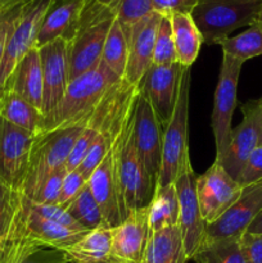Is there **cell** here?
Wrapping results in <instances>:
<instances>
[{
    "label": "cell",
    "mask_w": 262,
    "mask_h": 263,
    "mask_svg": "<svg viewBox=\"0 0 262 263\" xmlns=\"http://www.w3.org/2000/svg\"><path fill=\"white\" fill-rule=\"evenodd\" d=\"M0 118L33 135L44 134L45 117L41 110L9 89L0 95Z\"/></svg>",
    "instance_id": "24"
},
{
    "label": "cell",
    "mask_w": 262,
    "mask_h": 263,
    "mask_svg": "<svg viewBox=\"0 0 262 263\" xmlns=\"http://www.w3.org/2000/svg\"><path fill=\"white\" fill-rule=\"evenodd\" d=\"M177 63L190 68L199 54L203 44L202 35L189 13L170 14Z\"/></svg>",
    "instance_id": "26"
},
{
    "label": "cell",
    "mask_w": 262,
    "mask_h": 263,
    "mask_svg": "<svg viewBox=\"0 0 262 263\" xmlns=\"http://www.w3.org/2000/svg\"><path fill=\"white\" fill-rule=\"evenodd\" d=\"M163 126L154 113L145 95L139 92L134 120V139L139 156L154 181L159 175L162 161Z\"/></svg>",
    "instance_id": "17"
},
{
    "label": "cell",
    "mask_w": 262,
    "mask_h": 263,
    "mask_svg": "<svg viewBox=\"0 0 262 263\" xmlns=\"http://www.w3.org/2000/svg\"><path fill=\"white\" fill-rule=\"evenodd\" d=\"M116 17H107L81 26L68 50V84L94 68L102 59L103 48Z\"/></svg>",
    "instance_id": "15"
},
{
    "label": "cell",
    "mask_w": 262,
    "mask_h": 263,
    "mask_svg": "<svg viewBox=\"0 0 262 263\" xmlns=\"http://www.w3.org/2000/svg\"><path fill=\"white\" fill-rule=\"evenodd\" d=\"M87 184L85 177L80 174L77 170L67 172L64 176L63 184H62L61 193H59L58 198V205L62 208H66L74 198L79 195L81 192L82 187Z\"/></svg>",
    "instance_id": "41"
},
{
    "label": "cell",
    "mask_w": 262,
    "mask_h": 263,
    "mask_svg": "<svg viewBox=\"0 0 262 263\" xmlns=\"http://www.w3.org/2000/svg\"><path fill=\"white\" fill-rule=\"evenodd\" d=\"M0 9H2V2H0Z\"/></svg>",
    "instance_id": "50"
},
{
    "label": "cell",
    "mask_w": 262,
    "mask_h": 263,
    "mask_svg": "<svg viewBox=\"0 0 262 263\" xmlns=\"http://www.w3.org/2000/svg\"><path fill=\"white\" fill-rule=\"evenodd\" d=\"M262 210V181L244 186L239 199L215 222L205 225L203 241L240 238Z\"/></svg>",
    "instance_id": "13"
},
{
    "label": "cell",
    "mask_w": 262,
    "mask_h": 263,
    "mask_svg": "<svg viewBox=\"0 0 262 263\" xmlns=\"http://www.w3.org/2000/svg\"><path fill=\"white\" fill-rule=\"evenodd\" d=\"M243 120L231 131L230 143L220 158L215 159L231 177L238 180L247 158L258 146L262 123V98L241 107Z\"/></svg>",
    "instance_id": "12"
},
{
    "label": "cell",
    "mask_w": 262,
    "mask_h": 263,
    "mask_svg": "<svg viewBox=\"0 0 262 263\" xmlns=\"http://www.w3.org/2000/svg\"><path fill=\"white\" fill-rule=\"evenodd\" d=\"M112 229L89 230L76 243L62 249L68 263H98L109 259Z\"/></svg>",
    "instance_id": "25"
},
{
    "label": "cell",
    "mask_w": 262,
    "mask_h": 263,
    "mask_svg": "<svg viewBox=\"0 0 262 263\" xmlns=\"http://www.w3.org/2000/svg\"><path fill=\"white\" fill-rule=\"evenodd\" d=\"M258 145L262 146V123H261V134H259V144Z\"/></svg>",
    "instance_id": "47"
},
{
    "label": "cell",
    "mask_w": 262,
    "mask_h": 263,
    "mask_svg": "<svg viewBox=\"0 0 262 263\" xmlns=\"http://www.w3.org/2000/svg\"><path fill=\"white\" fill-rule=\"evenodd\" d=\"M0 263H68L63 252L30 241H15L0 251Z\"/></svg>",
    "instance_id": "28"
},
{
    "label": "cell",
    "mask_w": 262,
    "mask_h": 263,
    "mask_svg": "<svg viewBox=\"0 0 262 263\" xmlns=\"http://www.w3.org/2000/svg\"><path fill=\"white\" fill-rule=\"evenodd\" d=\"M0 2H3V0H0Z\"/></svg>",
    "instance_id": "52"
},
{
    "label": "cell",
    "mask_w": 262,
    "mask_h": 263,
    "mask_svg": "<svg viewBox=\"0 0 262 263\" xmlns=\"http://www.w3.org/2000/svg\"><path fill=\"white\" fill-rule=\"evenodd\" d=\"M22 4L15 5L10 8H2L0 9V59H2L3 51H4L5 44H7L8 37H9L12 28L20 15Z\"/></svg>",
    "instance_id": "43"
},
{
    "label": "cell",
    "mask_w": 262,
    "mask_h": 263,
    "mask_svg": "<svg viewBox=\"0 0 262 263\" xmlns=\"http://www.w3.org/2000/svg\"><path fill=\"white\" fill-rule=\"evenodd\" d=\"M84 4L85 0H54L39 28L36 48L57 39H66L71 43L79 30Z\"/></svg>",
    "instance_id": "21"
},
{
    "label": "cell",
    "mask_w": 262,
    "mask_h": 263,
    "mask_svg": "<svg viewBox=\"0 0 262 263\" xmlns=\"http://www.w3.org/2000/svg\"><path fill=\"white\" fill-rule=\"evenodd\" d=\"M149 231L162 230L177 225L179 200L175 184L154 185L153 197L148 205Z\"/></svg>",
    "instance_id": "27"
},
{
    "label": "cell",
    "mask_w": 262,
    "mask_h": 263,
    "mask_svg": "<svg viewBox=\"0 0 262 263\" xmlns=\"http://www.w3.org/2000/svg\"><path fill=\"white\" fill-rule=\"evenodd\" d=\"M22 193L13 190L0 181V241L4 240L12 229L21 205Z\"/></svg>",
    "instance_id": "34"
},
{
    "label": "cell",
    "mask_w": 262,
    "mask_h": 263,
    "mask_svg": "<svg viewBox=\"0 0 262 263\" xmlns=\"http://www.w3.org/2000/svg\"><path fill=\"white\" fill-rule=\"evenodd\" d=\"M107 152H108L107 140H105L104 136L99 133V136H98L97 140L94 141V144L91 145L90 151L87 152L84 161H82L81 164L76 168L77 171L85 177L86 181H89V179L91 177V175L94 174L95 170H97L98 167H99V164L102 163V161L104 159Z\"/></svg>",
    "instance_id": "38"
},
{
    "label": "cell",
    "mask_w": 262,
    "mask_h": 263,
    "mask_svg": "<svg viewBox=\"0 0 262 263\" xmlns=\"http://www.w3.org/2000/svg\"><path fill=\"white\" fill-rule=\"evenodd\" d=\"M28 199V198H27ZM30 202L31 208L35 211L38 215L43 216V217L48 218V220L54 221V222H58L61 225L66 226V228L72 229V230H77V231H87L86 229L82 228L81 225L76 222L68 213L66 212V210L59 205H44V204H39V203L32 202V200L28 199Z\"/></svg>",
    "instance_id": "39"
},
{
    "label": "cell",
    "mask_w": 262,
    "mask_h": 263,
    "mask_svg": "<svg viewBox=\"0 0 262 263\" xmlns=\"http://www.w3.org/2000/svg\"><path fill=\"white\" fill-rule=\"evenodd\" d=\"M174 184L176 187L177 200H179L177 226L181 230L188 258L192 261L193 256L202 246L203 239H204L205 222L200 215L197 197V176L193 170L190 158L185 161Z\"/></svg>",
    "instance_id": "9"
},
{
    "label": "cell",
    "mask_w": 262,
    "mask_h": 263,
    "mask_svg": "<svg viewBox=\"0 0 262 263\" xmlns=\"http://www.w3.org/2000/svg\"><path fill=\"white\" fill-rule=\"evenodd\" d=\"M69 41L57 39L39 48L43 66V112L50 115L63 98L68 86Z\"/></svg>",
    "instance_id": "14"
},
{
    "label": "cell",
    "mask_w": 262,
    "mask_h": 263,
    "mask_svg": "<svg viewBox=\"0 0 262 263\" xmlns=\"http://www.w3.org/2000/svg\"><path fill=\"white\" fill-rule=\"evenodd\" d=\"M98 263H118V262H115V261H110V259H107V261H103V262H98Z\"/></svg>",
    "instance_id": "48"
},
{
    "label": "cell",
    "mask_w": 262,
    "mask_h": 263,
    "mask_svg": "<svg viewBox=\"0 0 262 263\" xmlns=\"http://www.w3.org/2000/svg\"><path fill=\"white\" fill-rule=\"evenodd\" d=\"M161 18L162 14L158 12L151 13L126 32L128 55L123 80L135 87H140L144 76L153 63L154 44Z\"/></svg>",
    "instance_id": "16"
},
{
    "label": "cell",
    "mask_w": 262,
    "mask_h": 263,
    "mask_svg": "<svg viewBox=\"0 0 262 263\" xmlns=\"http://www.w3.org/2000/svg\"><path fill=\"white\" fill-rule=\"evenodd\" d=\"M140 87L118 80L110 86L86 125L105 138L115 162L126 217L131 211L148 207L156 181L139 156L134 139L135 107Z\"/></svg>",
    "instance_id": "1"
},
{
    "label": "cell",
    "mask_w": 262,
    "mask_h": 263,
    "mask_svg": "<svg viewBox=\"0 0 262 263\" xmlns=\"http://www.w3.org/2000/svg\"><path fill=\"white\" fill-rule=\"evenodd\" d=\"M261 8L262 0H198L190 15L203 44L220 45L233 31L256 22Z\"/></svg>",
    "instance_id": "3"
},
{
    "label": "cell",
    "mask_w": 262,
    "mask_h": 263,
    "mask_svg": "<svg viewBox=\"0 0 262 263\" xmlns=\"http://www.w3.org/2000/svg\"><path fill=\"white\" fill-rule=\"evenodd\" d=\"M85 233L86 231L72 230L61 223L54 222V221L38 215L31 208L27 198L22 195L20 210L15 215L12 229L4 240L25 239V240L32 241L43 248L62 251L63 248L76 243L80 238H82Z\"/></svg>",
    "instance_id": "8"
},
{
    "label": "cell",
    "mask_w": 262,
    "mask_h": 263,
    "mask_svg": "<svg viewBox=\"0 0 262 263\" xmlns=\"http://www.w3.org/2000/svg\"><path fill=\"white\" fill-rule=\"evenodd\" d=\"M54 0H27L12 28L0 59V95L7 87L21 59L35 46L36 36Z\"/></svg>",
    "instance_id": "6"
},
{
    "label": "cell",
    "mask_w": 262,
    "mask_h": 263,
    "mask_svg": "<svg viewBox=\"0 0 262 263\" xmlns=\"http://www.w3.org/2000/svg\"><path fill=\"white\" fill-rule=\"evenodd\" d=\"M192 261L197 263H246L239 238L203 241Z\"/></svg>",
    "instance_id": "31"
},
{
    "label": "cell",
    "mask_w": 262,
    "mask_h": 263,
    "mask_svg": "<svg viewBox=\"0 0 262 263\" xmlns=\"http://www.w3.org/2000/svg\"><path fill=\"white\" fill-rule=\"evenodd\" d=\"M0 247H2V241H0Z\"/></svg>",
    "instance_id": "51"
},
{
    "label": "cell",
    "mask_w": 262,
    "mask_h": 263,
    "mask_svg": "<svg viewBox=\"0 0 262 263\" xmlns=\"http://www.w3.org/2000/svg\"><path fill=\"white\" fill-rule=\"evenodd\" d=\"M243 62L222 54L220 74L213 100L211 128L216 145V159L228 149L231 138L233 115L238 104V84Z\"/></svg>",
    "instance_id": "7"
},
{
    "label": "cell",
    "mask_w": 262,
    "mask_h": 263,
    "mask_svg": "<svg viewBox=\"0 0 262 263\" xmlns=\"http://www.w3.org/2000/svg\"><path fill=\"white\" fill-rule=\"evenodd\" d=\"M258 21H261L262 22V8H261V12H259V15H258Z\"/></svg>",
    "instance_id": "49"
},
{
    "label": "cell",
    "mask_w": 262,
    "mask_h": 263,
    "mask_svg": "<svg viewBox=\"0 0 262 263\" xmlns=\"http://www.w3.org/2000/svg\"><path fill=\"white\" fill-rule=\"evenodd\" d=\"M128 44L127 36L117 18H115L109 28L104 48L102 53V62L117 79L123 80L127 66Z\"/></svg>",
    "instance_id": "29"
},
{
    "label": "cell",
    "mask_w": 262,
    "mask_h": 263,
    "mask_svg": "<svg viewBox=\"0 0 262 263\" xmlns=\"http://www.w3.org/2000/svg\"><path fill=\"white\" fill-rule=\"evenodd\" d=\"M66 174V167H62V168L53 172V174L43 182V185H41L40 189L38 190L35 197L30 200L44 205H58L59 193H61V187L62 184H63Z\"/></svg>",
    "instance_id": "37"
},
{
    "label": "cell",
    "mask_w": 262,
    "mask_h": 263,
    "mask_svg": "<svg viewBox=\"0 0 262 263\" xmlns=\"http://www.w3.org/2000/svg\"><path fill=\"white\" fill-rule=\"evenodd\" d=\"M27 2V0H3L2 2V8H10L15 7V5H20L22 3Z\"/></svg>",
    "instance_id": "46"
},
{
    "label": "cell",
    "mask_w": 262,
    "mask_h": 263,
    "mask_svg": "<svg viewBox=\"0 0 262 263\" xmlns=\"http://www.w3.org/2000/svg\"><path fill=\"white\" fill-rule=\"evenodd\" d=\"M241 192L243 186L221 164L213 162L204 174L197 177L198 203L205 225L218 220L239 199Z\"/></svg>",
    "instance_id": "11"
},
{
    "label": "cell",
    "mask_w": 262,
    "mask_h": 263,
    "mask_svg": "<svg viewBox=\"0 0 262 263\" xmlns=\"http://www.w3.org/2000/svg\"><path fill=\"white\" fill-rule=\"evenodd\" d=\"M84 127L85 126H73L38 135L21 189L22 195L32 199L43 182L53 172L66 167L69 152Z\"/></svg>",
    "instance_id": "5"
},
{
    "label": "cell",
    "mask_w": 262,
    "mask_h": 263,
    "mask_svg": "<svg viewBox=\"0 0 262 263\" xmlns=\"http://www.w3.org/2000/svg\"><path fill=\"white\" fill-rule=\"evenodd\" d=\"M5 89L12 90L33 107L41 110L44 90L43 66H41L40 51L36 46L31 48L27 54L21 59Z\"/></svg>",
    "instance_id": "22"
},
{
    "label": "cell",
    "mask_w": 262,
    "mask_h": 263,
    "mask_svg": "<svg viewBox=\"0 0 262 263\" xmlns=\"http://www.w3.org/2000/svg\"><path fill=\"white\" fill-rule=\"evenodd\" d=\"M236 181L241 186H249L252 184L262 181V146L258 145L251 156L247 158L240 175H239Z\"/></svg>",
    "instance_id": "40"
},
{
    "label": "cell",
    "mask_w": 262,
    "mask_h": 263,
    "mask_svg": "<svg viewBox=\"0 0 262 263\" xmlns=\"http://www.w3.org/2000/svg\"><path fill=\"white\" fill-rule=\"evenodd\" d=\"M153 12L152 0H120L116 18L127 32L131 26Z\"/></svg>",
    "instance_id": "35"
},
{
    "label": "cell",
    "mask_w": 262,
    "mask_h": 263,
    "mask_svg": "<svg viewBox=\"0 0 262 263\" xmlns=\"http://www.w3.org/2000/svg\"><path fill=\"white\" fill-rule=\"evenodd\" d=\"M174 63H177V59L174 37H172L170 15H162L161 21H159L158 30H157L153 63L152 64H154V66H167V64Z\"/></svg>",
    "instance_id": "33"
},
{
    "label": "cell",
    "mask_w": 262,
    "mask_h": 263,
    "mask_svg": "<svg viewBox=\"0 0 262 263\" xmlns=\"http://www.w3.org/2000/svg\"><path fill=\"white\" fill-rule=\"evenodd\" d=\"M64 210L79 225L86 230L105 228L99 205L92 197L91 190L87 184Z\"/></svg>",
    "instance_id": "32"
},
{
    "label": "cell",
    "mask_w": 262,
    "mask_h": 263,
    "mask_svg": "<svg viewBox=\"0 0 262 263\" xmlns=\"http://www.w3.org/2000/svg\"><path fill=\"white\" fill-rule=\"evenodd\" d=\"M182 234L179 226H170L149 234L141 263H186Z\"/></svg>",
    "instance_id": "23"
},
{
    "label": "cell",
    "mask_w": 262,
    "mask_h": 263,
    "mask_svg": "<svg viewBox=\"0 0 262 263\" xmlns=\"http://www.w3.org/2000/svg\"><path fill=\"white\" fill-rule=\"evenodd\" d=\"M118 80L102 62L71 81L55 109L45 117L44 133L86 126L108 90Z\"/></svg>",
    "instance_id": "2"
},
{
    "label": "cell",
    "mask_w": 262,
    "mask_h": 263,
    "mask_svg": "<svg viewBox=\"0 0 262 263\" xmlns=\"http://www.w3.org/2000/svg\"><path fill=\"white\" fill-rule=\"evenodd\" d=\"M148 216V207L131 211L121 225L112 229L110 261L141 263L151 234Z\"/></svg>",
    "instance_id": "19"
},
{
    "label": "cell",
    "mask_w": 262,
    "mask_h": 263,
    "mask_svg": "<svg viewBox=\"0 0 262 263\" xmlns=\"http://www.w3.org/2000/svg\"><path fill=\"white\" fill-rule=\"evenodd\" d=\"M98 136H99V131L97 128L89 125L85 126L82 133L80 134L77 140L74 141L71 152H69V156L66 162L67 172L73 171V170H76L81 164V162L84 161L87 152L90 151V148L94 144V141L97 140Z\"/></svg>",
    "instance_id": "36"
},
{
    "label": "cell",
    "mask_w": 262,
    "mask_h": 263,
    "mask_svg": "<svg viewBox=\"0 0 262 263\" xmlns=\"http://www.w3.org/2000/svg\"><path fill=\"white\" fill-rule=\"evenodd\" d=\"M198 0H152L154 12L162 15H170L172 13H192Z\"/></svg>",
    "instance_id": "44"
},
{
    "label": "cell",
    "mask_w": 262,
    "mask_h": 263,
    "mask_svg": "<svg viewBox=\"0 0 262 263\" xmlns=\"http://www.w3.org/2000/svg\"><path fill=\"white\" fill-rule=\"evenodd\" d=\"M87 185L99 205L105 228L115 229L121 225L126 218V212L121 198L115 162L109 149L102 163L89 179Z\"/></svg>",
    "instance_id": "20"
},
{
    "label": "cell",
    "mask_w": 262,
    "mask_h": 263,
    "mask_svg": "<svg viewBox=\"0 0 262 263\" xmlns=\"http://www.w3.org/2000/svg\"><path fill=\"white\" fill-rule=\"evenodd\" d=\"M239 244L246 263H262V234L244 233Z\"/></svg>",
    "instance_id": "42"
},
{
    "label": "cell",
    "mask_w": 262,
    "mask_h": 263,
    "mask_svg": "<svg viewBox=\"0 0 262 263\" xmlns=\"http://www.w3.org/2000/svg\"><path fill=\"white\" fill-rule=\"evenodd\" d=\"M184 67L179 63L167 66L152 64L140 85L141 94L145 95L162 126L171 120L176 104L180 76Z\"/></svg>",
    "instance_id": "18"
},
{
    "label": "cell",
    "mask_w": 262,
    "mask_h": 263,
    "mask_svg": "<svg viewBox=\"0 0 262 263\" xmlns=\"http://www.w3.org/2000/svg\"><path fill=\"white\" fill-rule=\"evenodd\" d=\"M246 233L262 234V210L259 211V213L256 216V218L252 221V223L248 226Z\"/></svg>",
    "instance_id": "45"
},
{
    "label": "cell",
    "mask_w": 262,
    "mask_h": 263,
    "mask_svg": "<svg viewBox=\"0 0 262 263\" xmlns=\"http://www.w3.org/2000/svg\"><path fill=\"white\" fill-rule=\"evenodd\" d=\"M220 45L222 54L233 57L243 63L254 57L262 55V22L257 20L246 31L233 37L229 36Z\"/></svg>",
    "instance_id": "30"
},
{
    "label": "cell",
    "mask_w": 262,
    "mask_h": 263,
    "mask_svg": "<svg viewBox=\"0 0 262 263\" xmlns=\"http://www.w3.org/2000/svg\"><path fill=\"white\" fill-rule=\"evenodd\" d=\"M38 135L0 118V181L21 192Z\"/></svg>",
    "instance_id": "10"
},
{
    "label": "cell",
    "mask_w": 262,
    "mask_h": 263,
    "mask_svg": "<svg viewBox=\"0 0 262 263\" xmlns=\"http://www.w3.org/2000/svg\"><path fill=\"white\" fill-rule=\"evenodd\" d=\"M190 68L184 67L180 76L176 104L171 120L163 127L162 161L156 185L174 184L185 161L190 158L189 152V97Z\"/></svg>",
    "instance_id": "4"
}]
</instances>
